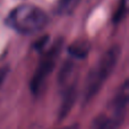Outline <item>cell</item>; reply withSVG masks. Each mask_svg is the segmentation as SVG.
Wrapping results in <instances>:
<instances>
[{"mask_svg":"<svg viewBox=\"0 0 129 129\" xmlns=\"http://www.w3.org/2000/svg\"><path fill=\"white\" fill-rule=\"evenodd\" d=\"M121 54V49L119 45H113L109 48L100 58V60L91 69L85 82L83 91V101L88 103L94 99L100 89L103 87L111 74L113 73Z\"/></svg>","mask_w":129,"mask_h":129,"instance_id":"cell-1","label":"cell"},{"mask_svg":"<svg viewBox=\"0 0 129 129\" xmlns=\"http://www.w3.org/2000/svg\"><path fill=\"white\" fill-rule=\"evenodd\" d=\"M48 16L40 7L23 4L14 8L7 17L9 27L20 34H34L45 27Z\"/></svg>","mask_w":129,"mask_h":129,"instance_id":"cell-2","label":"cell"},{"mask_svg":"<svg viewBox=\"0 0 129 129\" xmlns=\"http://www.w3.org/2000/svg\"><path fill=\"white\" fill-rule=\"evenodd\" d=\"M61 48H62V41L59 40L41 57L38 67L29 82V87L34 95H40L44 91L48 79L52 71L54 70L57 60L61 52Z\"/></svg>","mask_w":129,"mask_h":129,"instance_id":"cell-3","label":"cell"},{"mask_svg":"<svg viewBox=\"0 0 129 129\" xmlns=\"http://www.w3.org/2000/svg\"><path fill=\"white\" fill-rule=\"evenodd\" d=\"M123 119L110 112V114H102L96 120L94 129H118Z\"/></svg>","mask_w":129,"mask_h":129,"instance_id":"cell-4","label":"cell"},{"mask_svg":"<svg viewBox=\"0 0 129 129\" xmlns=\"http://www.w3.org/2000/svg\"><path fill=\"white\" fill-rule=\"evenodd\" d=\"M69 54L73 58L76 59H83L87 56L89 51V44L86 41H79V42H75L69 47L68 49Z\"/></svg>","mask_w":129,"mask_h":129,"instance_id":"cell-5","label":"cell"},{"mask_svg":"<svg viewBox=\"0 0 129 129\" xmlns=\"http://www.w3.org/2000/svg\"><path fill=\"white\" fill-rule=\"evenodd\" d=\"M80 0H60L57 6V10L59 14H69L76 8Z\"/></svg>","mask_w":129,"mask_h":129,"instance_id":"cell-6","label":"cell"},{"mask_svg":"<svg viewBox=\"0 0 129 129\" xmlns=\"http://www.w3.org/2000/svg\"><path fill=\"white\" fill-rule=\"evenodd\" d=\"M126 13H127V0H120V5H119L118 9H117L116 14L113 16V22L119 23L123 19Z\"/></svg>","mask_w":129,"mask_h":129,"instance_id":"cell-7","label":"cell"},{"mask_svg":"<svg viewBox=\"0 0 129 129\" xmlns=\"http://www.w3.org/2000/svg\"><path fill=\"white\" fill-rule=\"evenodd\" d=\"M8 73H9V67L8 66L0 67V89L2 88L5 82H6L7 76H8Z\"/></svg>","mask_w":129,"mask_h":129,"instance_id":"cell-8","label":"cell"},{"mask_svg":"<svg viewBox=\"0 0 129 129\" xmlns=\"http://www.w3.org/2000/svg\"><path fill=\"white\" fill-rule=\"evenodd\" d=\"M62 129H79L78 125H70V126H67V127H63Z\"/></svg>","mask_w":129,"mask_h":129,"instance_id":"cell-9","label":"cell"}]
</instances>
